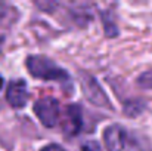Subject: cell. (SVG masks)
Wrapping results in <instances>:
<instances>
[{
	"label": "cell",
	"instance_id": "3957f363",
	"mask_svg": "<svg viewBox=\"0 0 152 151\" xmlns=\"http://www.w3.org/2000/svg\"><path fill=\"white\" fill-rule=\"evenodd\" d=\"M80 83H81V91L89 102H92L93 105L101 107V108L112 110V104L108 98V95L105 94V91L102 89L98 80L92 74L81 71L80 73Z\"/></svg>",
	"mask_w": 152,
	"mask_h": 151
},
{
	"label": "cell",
	"instance_id": "ba28073f",
	"mask_svg": "<svg viewBox=\"0 0 152 151\" xmlns=\"http://www.w3.org/2000/svg\"><path fill=\"white\" fill-rule=\"evenodd\" d=\"M78 151H102V148L96 141H86V142L78 148Z\"/></svg>",
	"mask_w": 152,
	"mask_h": 151
},
{
	"label": "cell",
	"instance_id": "8992f818",
	"mask_svg": "<svg viewBox=\"0 0 152 151\" xmlns=\"http://www.w3.org/2000/svg\"><path fill=\"white\" fill-rule=\"evenodd\" d=\"M6 99L13 108H24L30 99V92L24 80H13L9 83L6 91Z\"/></svg>",
	"mask_w": 152,
	"mask_h": 151
},
{
	"label": "cell",
	"instance_id": "9c48e42d",
	"mask_svg": "<svg viewBox=\"0 0 152 151\" xmlns=\"http://www.w3.org/2000/svg\"><path fill=\"white\" fill-rule=\"evenodd\" d=\"M42 151H65V150H64L61 145H58V144H49V145H46Z\"/></svg>",
	"mask_w": 152,
	"mask_h": 151
},
{
	"label": "cell",
	"instance_id": "277c9868",
	"mask_svg": "<svg viewBox=\"0 0 152 151\" xmlns=\"http://www.w3.org/2000/svg\"><path fill=\"white\" fill-rule=\"evenodd\" d=\"M34 113L42 122L43 126L46 127H53L58 123L59 119V102L52 98V96H45L34 102Z\"/></svg>",
	"mask_w": 152,
	"mask_h": 151
},
{
	"label": "cell",
	"instance_id": "30bf717a",
	"mask_svg": "<svg viewBox=\"0 0 152 151\" xmlns=\"http://www.w3.org/2000/svg\"><path fill=\"white\" fill-rule=\"evenodd\" d=\"M1 86H3V79H1V76H0V89H1Z\"/></svg>",
	"mask_w": 152,
	"mask_h": 151
},
{
	"label": "cell",
	"instance_id": "7a4b0ae2",
	"mask_svg": "<svg viewBox=\"0 0 152 151\" xmlns=\"http://www.w3.org/2000/svg\"><path fill=\"white\" fill-rule=\"evenodd\" d=\"M25 65H27L30 74L36 79L53 80V82H61V83L69 82V74L48 56L31 55L27 58Z\"/></svg>",
	"mask_w": 152,
	"mask_h": 151
},
{
	"label": "cell",
	"instance_id": "5b68a950",
	"mask_svg": "<svg viewBox=\"0 0 152 151\" xmlns=\"http://www.w3.org/2000/svg\"><path fill=\"white\" fill-rule=\"evenodd\" d=\"M83 126V114H81V107L77 104H71L66 107L62 119V130L66 136L72 138L80 133Z\"/></svg>",
	"mask_w": 152,
	"mask_h": 151
},
{
	"label": "cell",
	"instance_id": "52a82bcc",
	"mask_svg": "<svg viewBox=\"0 0 152 151\" xmlns=\"http://www.w3.org/2000/svg\"><path fill=\"white\" fill-rule=\"evenodd\" d=\"M137 83L140 88L143 89H152V70L143 73L139 79H137Z\"/></svg>",
	"mask_w": 152,
	"mask_h": 151
},
{
	"label": "cell",
	"instance_id": "6da1fadb",
	"mask_svg": "<svg viewBox=\"0 0 152 151\" xmlns=\"http://www.w3.org/2000/svg\"><path fill=\"white\" fill-rule=\"evenodd\" d=\"M108 151H152L151 141L140 132L121 124H111L103 132Z\"/></svg>",
	"mask_w": 152,
	"mask_h": 151
}]
</instances>
